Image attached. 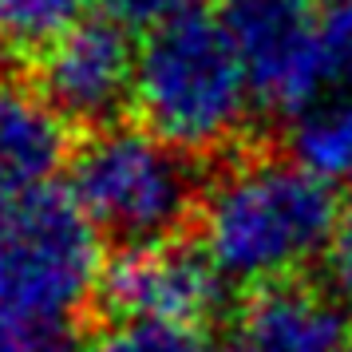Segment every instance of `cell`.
Listing matches in <instances>:
<instances>
[{"mask_svg":"<svg viewBox=\"0 0 352 352\" xmlns=\"http://www.w3.org/2000/svg\"><path fill=\"white\" fill-rule=\"evenodd\" d=\"M198 222L202 250L226 281L265 289L329 254L340 206L333 186L301 162L245 159L214 178Z\"/></svg>","mask_w":352,"mask_h":352,"instance_id":"obj_1","label":"cell"},{"mask_svg":"<svg viewBox=\"0 0 352 352\" xmlns=\"http://www.w3.org/2000/svg\"><path fill=\"white\" fill-rule=\"evenodd\" d=\"M131 103L143 127L182 155H206L241 139L254 87L226 20L190 4L151 28L139 44Z\"/></svg>","mask_w":352,"mask_h":352,"instance_id":"obj_2","label":"cell"},{"mask_svg":"<svg viewBox=\"0 0 352 352\" xmlns=\"http://www.w3.org/2000/svg\"><path fill=\"white\" fill-rule=\"evenodd\" d=\"M103 265L99 230L72 190H32L0 234V324L28 340H60L99 297Z\"/></svg>","mask_w":352,"mask_h":352,"instance_id":"obj_3","label":"cell"},{"mask_svg":"<svg viewBox=\"0 0 352 352\" xmlns=\"http://www.w3.org/2000/svg\"><path fill=\"white\" fill-rule=\"evenodd\" d=\"M72 198L123 245L175 241L198 206V178L190 159L146 127L91 131L72 155Z\"/></svg>","mask_w":352,"mask_h":352,"instance_id":"obj_4","label":"cell"},{"mask_svg":"<svg viewBox=\"0 0 352 352\" xmlns=\"http://www.w3.org/2000/svg\"><path fill=\"white\" fill-rule=\"evenodd\" d=\"M226 32L238 48L254 99L281 115H305L333 91L313 0H230Z\"/></svg>","mask_w":352,"mask_h":352,"instance_id":"obj_5","label":"cell"},{"mask_svg":"<svg viewBox=\"0 0 352 352\" xmlns=\"http://www.w3.org/2000/svg\"><path fill=\"white\" fill-rule=\"evenodd\" d=\"M222 273L214 270L206 250H194L182 241L159 245H127L103 265L99 277V301L103 309L127 320L151 324H182L210 317L226 297Z\"/></svg>","mask_w":352,"mask_h":352,"instance_id":"obj_6","label":"cell"},{"mask_svg":"<svg viewBox=\"0 0 352 352\" xmlns=\"http://www.w3.org/2000/svg\"><path fill=\"white\" fill-rule=\"evenodd\" d=\"M135 64L139 48L131 44V28L111 16H87L40 56L36 83L64 119L107 127V119L135 96Z\"/></svg>","mask_w":352,"mask_h":352,"instance_id":"obj_7","label":"cell"},{"mask_svg":"<svg viewBox=\"0 0 352 352\" xmlns=\"http://www.w3.org/2000/svg\"><path fill=\"white\" fill-rule=\"evenodd\" d=\"M234 352H352V324L324 289L277 281L238 313Z\"/></svg>","mask_w":352,"mask_h":352,"instance_id":"obj_8","label":"cell"},{"mask_svg":"<svg viewBox=\"0 0 352 352\" xmlns=\"http://www.w3.org/2000/svg\"><path fill=\"white\" fill-rule=\"evenodd\" d=\"M67 159V119L40 91H0V175L20 190H44Z\"/></svg>","mask_w":352,"mask_h":352,"instance_id":"obj_9","label":"cell"},{"mask_svg":"<svg viewBox=\"0 0 352 352\" xmlns=\"http://www.w3.org/2000/svg\"><path fill=\"white\" fill-rule=\"evenodd\" d=\"M293 155L305 170L333 178H352V80L333 87L317 107L297 119L293 127Z\"/></svg>","mask_w":352,"mask_h":352,"instance_id":"obj_10","label":"cell"},{"mask_svg":"<svg viewBox=\"0 0 352 352\" xmlns=\"http://www.w3.org/2000/svg\"><path fill=\"white\" fill-rule=\"evenodd\" d=\"M83 20L87 0H0V48L44 56Z\"/></svg>","mask_w":352,"mask_h":352,"instance_id":"obj_11","label":"cell"},{"mask_svg":"<svg viewBox=\"0 0 352 352\" xmlns=\"http://www.w3.org/2000/svg\"><path fill=\"white\" fill-rule=\"evenodd\" d=\"M87 352H210V344L194 329H182V324L127 320L111 333H103Z\"/></svg>","mask_w":352,"mask_h":352,"instance_id":"obj_12","label":"cell"},{"mask_svg":"<svg viewBox=\"0 0 352 352\" xmlns=\"http://www.w3.org/2000/svg\"><path fill=\"white\" fill-rule=\"evenodd\" d=\"M320 44L333 72V87L352 80V0H324L320 8Z\"/></svg>","mask_w":352,"mask_h":352,"instance_id":"obj_13","label":"cell"},{"mask_svg":"<svg viewBox=\"0 0 352 352\" xmlns=\"http://www.w3.org/2000/svg\"><path fill=\"white\" fill-rule=\"evenodd\" d=\"M107 16L119 20L123 28H159L170 16H178L182 8H190V0H103Z\"/></svg>","mask_w":352,"mask_h":352,"instance_id":"obj_14","label":"cell"},{"mask_svg":"<svg viewBox=\"0 0 352 352\" xmlns=\"http://www.w3.org/2000/svg\"><path fill=\"white\" fill-rule=\"evenodd\" d=\"M329 270H333V281L344 293L352 297V210L340 214L336 222V234H333V245H329Z\"/></svg>","mask_w":352,"mask_h":352,"instance_id":"obj_15","label":"cell"},{"mask_svg":"<svg viewBox=\"0 0 352 352\" xmlns=\"http://www.w3.org/2000/svg\"><path fill=\"white\" fill-rule=\"evenodd\" d=\"M28 194H32V190H20V186H12L8 178L0 175V234L16 222V214H20V206H24V198H28Z\"/></svg>","mask_w":352,"mask_h":352,"instance_id":"obj_16","label":"cell"},{"mask_svg":"<svg viewBox=\"0 0 352 352\" xmlns=\"http://www.w3.org/2000/svg\"><path fill=\"white\" fill-rule=\"evenodd\" d=\"M40 352H72V349H67L64 340H52V344H44V349H40Z\"/></svg>","mask_w":352,"mask_h":352,"instance_id":"obj_17","label":"cell"},{"mask_svg":"<svg viewBox=\"0 0 352 352\" xmlns=\"http://www.w3.org/2000/svg\"><path fill=\"white\" fill-rule=\"evenodd\" d=\"M0 76H4V48H0ZM0 91H4V83H0Z\"/></svg>","mask_w":352,"mask_h":352,"instance_id":"obj_18","label":"cell"}]
</instances>
